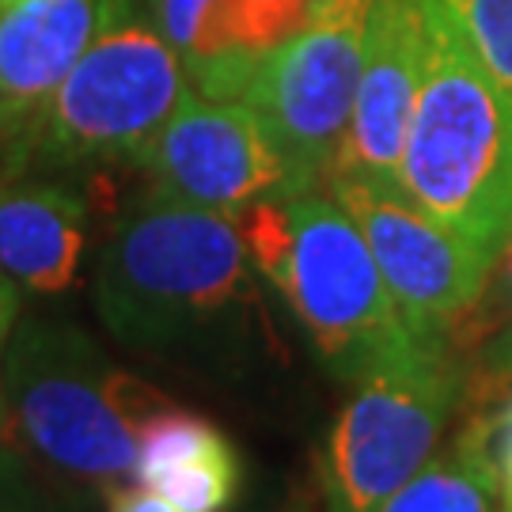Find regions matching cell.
Listing matches in <instances>:
<instances>
[{
  "label": "cell",
  "mask_w": 512,
  "mask_h": 512,
  "mask_svg": "<svg viewBox=\"0 0 512 512\" xmlns=\"http://www.w3.org/2000/svg\"><path fill=\"white\" fill-rule=\"evenodd\" d=\"M167 395L73 323L27 319L0 368V440L61 490L110 497L137 478L141 433Z\"/></svg>",
  "instance_id": "obj_1"
},
{
  "label": "cell",
  "mask_w": 512,
  "mask_h": 512,
  "mask_svg": "<svg viewBox=\"0 0 512 512\" xmlns=\"http://www.w3.org/2000/svg\"><path fill=\"white\" fill-rule=\"evenodd\" d=\"M258 304L255 266L236 217L145 186L110 228L95 266V308L137 349L217 338Z\"/></svg>",
  "instance_id": "obj_2"
},
{
  "label": "cell",
  "mask_w": 512,
  "mask_h": 512,
  "mask_svg": "<svg viewBox=\"0 0 512 512\" xmlns=\"http://www.w3.org/2000/svg\"><path fill=\"white\" fill-rule=\"evenodd\" d=\"M232 217L255 274L281 293L334 380L353 384L421 342L361 228L327 190L255 202Z\"/></svg>",
  "instance_id": "obj_3"
},
{
  "label": "cell",
  "mask_w": 512,
  "mask_h": 512,
  "mask_svg": "<svg viewBox=\"0 0 512 512\" xmlns=\"http://www.w3.org/2000/svg\"><path fill=\"white\" fill-rule=\"evenodd\" d=\"M418 8L425 61L399 183L444 228L497 258L512 236V88L471 54L433 0Z\"/></svg>",
  "instance_id": "obj_4"
},
{
  "label": "cell",
  "mask_w": 512,
  "mask_h": 512,
  "mask_svg": "<svg viewBox=\"0 0 512 512\" xmlns=\"http://www.w3.org/2000/svg\"><path fill=\"white\" fill-rule=\"evenodd\" d=\"M186 92L183 57L164 38L152 4L122 0L42 110L27 175L137 167Z\"/></svg>",
  "instance_id": "obj_5"
},
{
  "label": "cell",
  "mask_w": 512,
  "mask_h": 512,
  "mask_svg": "<svg viewBox=\"0 0 512 512\" xmlns=\"http://www.w3.org/2000/svg\"><path fill=\"white\" fill-rule=\"evenodd\" d=\"M323 452L327 512H376L437 452L463 414L467 372L452 346L418 342L353 380Z\"/></svg>",
  "instance_id": "obj_6"
},
{
  "label": "cell",
  "mask_w": 512,
  "mask_h": 512,
  "mask_svg": "<svg viewBox=\"0 0 512 512\" xmlns=\"http://www.w3.org/2000/svg\"><path fill=\"white\" fill-rule=\"evenodd\" d=\"M376 0H327L311 23L262 57L239 103L258 114L270 141L293 167L296 186L323 190L349 129L368 12Z\"/></svg>",
  "instance_id": "obj_7"
},
{
  "label": "cell",
  "mask_w": 512,
  "mask_h": 512,
  "mask_svg": "<svg viewBox=\"0 0 512 512\" xmlns=\"http://www.w3.org/2000/svg\"><path fill=\"white\" fill-rule=\"evenodd\" d=\"M323 190L361 228L406 327L421 342L448 346L456 319L482 293L494 258L425 213L403 183L330 171Z\"/></svg>",
  "instance_id": "obj_8"
},
{
  "label": "cell",
  "mask_w": 512,
  "mask_h": 512,
  "mask_svg": "<svg viewBox=\"0 0 512 512\" xmlns=\"http://www.w3.org/2000/svg\"><path fill=\"white\" fill-rule=\"evenodd\" d=\"M148 186L202 209L239 213L255 202L300 194L293 167L258 114L239 99L190 92L137 160Z\"/></svg>",
  "instance_id": "obj_9"
},
{
  "label": "cell",
  "mask_w": 512,
  "mask_h": 512,
  "mask_svg": "<svg viewBox=\"0 0 512 512\" xmlns=\"http://www.w3.org/2000/svg\"><path fill=\"white\" fill-rule=\"evenodd\" d=\"M122 0H23L0 12V183L27 175L46 103Z\"/></svg>",
  "instance_id": "obj_10"
},
{
  "label": "cell",
  "mask_w": 512,
  "mask_h": 512,
  "mask_svg": "<svg viewBox=\"0 0 512 512\" xmlns=\"http://www.w3.org/2000/svg\"><path fill=\"white\" fill-rule=\"evenodd\" d=\"M425 19L418 0H376L368 12L365 57L349 129L330 171L399 183L410 118L421 88Z\"/></svg>",
  "instance_id": "obj_11"
},
{
  "label": "cell",
  "mask_w": 512,
  "mask_h": 512,
  "mask_svg": "<svg viewBox=\"0 0 512 512\" xmlns=\"http://www.w3.org/2000/svg\"><path fill=\"white\" fill-rule=\"evenodd\" d=\"M319 8L323 0H152L190 88L213 99H239L258 61L300 35Z\"/></svg>",
  "instance_id": "obj_12"
},
{
  "label": "cell",
  "mask_w": 512,
  "mask_h": 512,
  "mask_svg": "<svg viewBox=\"0 0 512 512\" xmlns=\"http://www.w3.org/2000/svg\"><path fill=\"white\" fill-rule=\"evenodd\" d=\"M88 251V202L73 186L42 179L0 183V274L57 296L73 289Z\"/></svg>",
  "instance_id": "obj_13"
},
{
  "label": "cell",
  "mask_w": 512,
  "mask_h": 512,
  "mask_svg": "<svg viewBox=\"0 0 512 512\" xmlns=\"http://www.w3.org/2000/svg\"><path fill=\"white\" fill-rule=\"evenodd\" d=\"M497 486L494 410H471L452 440L425 459L376 512H494Z\"/></svg>",
  "instance_id": "obj_14"
},
{
  "label": "cell",
  "mask_w": 512,
  "mask_h": 512,
  "mask_svg": "<svg viewBox=\"0 0 512 512\" xmlns=\"http://www.w3.org/2000/svg\"><path fill=\"white\" fill-rule=\"evenodd\" d=\"M232 440L220 433L217 425L194 410H179L167 403L148 418L145 433H141V456H137V482L156 486L164 475L179 471L194 459L217 452Z\"/></svg>",
  "instance_id": "obj_15"
},
{
  "label": "cell",
  "mask_w": 512,
  "mask_h": 512,
  "mask_svg": "<svg viewBox=\"0 0 512 512\" xmlns=\"http://www.w3.org/2000/svg\"><path fill=\"white\" fill-rule=\"evenodd\" d=\"M239 478H243V467H239L236 448L224 444L217 452L164 475L152 490H160L179 512H224L236 501Z\"/></svg>",
  "instance_id": "obj_16"
},
{
  "label": "cell",
  "mask_w": 512,
  "mask_h": 512,
  "mask_svg": "<svg viewBox=\"0 0 512 512\" xmlns=\"http://www.w3.org/2000/svg\"><path fill=\"white\" fill-rule=\"evenodd\" d=\"M471 54L512 88V0H433Z\"/></svg>",
  "instance_id": "obj_17"
},
{
  "label": "cell",
  "mask_w": 512,
  "mask_h": 512,
  "mask_svg": "<svg viewBox=\"0 0 512 512\" xmlns=\"http://www.w3.org/2000/svg\"><path fill=\"white\" fill-rule=\"evenodd\" d=\"M512 319V236L505 239V247L497 251L490 277L482 285V293L475 296V304L456 319V327L448 334V346L456 349L459 357L482 346L494 330H501Z\"/></svg>",
  "instance_id": "obj_18"
},
{
  "label": "cell",
  "mask_w": 512,
  "mask_h": 512,
  "mask_svg": "<svg viewBox=\"0 0 512 512\" xmlns=\"http://www.w3.org/2000/svg\"><path fill=\"white\" fill-rule=\"evenodd\" d=\"M463 372H467V395H463V414L471 410H494L512 391V319L501 330H494L482 346L463 353Z\"/></svg>",
  "instance_id": "obj_19"
},
{
  "label": "cell",
  "mask_w": 512,
  "mask_h": 512,
  "mask_svg": "<svg viewBox=\"0 0 512 512\" xmlns=\"http://www.w3.org/2000/svg\"><path fill=\"white\" fill-rule=\"evenodd\" d=\"M110 512H179L171 501H167L160 490H152L145 482H126V486H118L114 494L107 497Z\"/></svg>",
  "instance_id": "obj_20"
},
{
  "label": "cell",
  "mask_w": 512,
  "mask_h": 512,
  "mask_svg": "<svg viewBox=\"0 0 512 512\" xmlns=\"http://www.w3.org/2000/svg\"><path fill=\"white\" fill-rule=\"evenodd\" d=\"M494 448L501 486H505V505H512V391L494 406Z\"/></svg>",
  "instance_id": "obj_21"
},
{
  "label": "cell",
  "mask_w": 512,
  "mask_h": 512,
  "mask_svg": "<svg viewBox=\"0 0 512 512\" xmlns=\"http://www.w3.org/2000/svg\"><path fill=\"white\" fill-rule=\"evenodd\" d=\"M19 315V293L16 281L0 274V368H4V349H8V338H12V327H16Z\"/></svg>",
  "instance_id": "obj_22"
},
{
  "label": "cell",
  "mask_w": 512,
  "mask_h": 512,
  "mask_svg": "<svg viewBox=\"0 0 512 512\" xmlns=\"http://www.w3.org/2000/svg\"><path fill=\"white\" fill-rule=\"evenodd\" d=\"M8 456H12V452H8V448H4V440H0V463H8Z\"/></svg>",
  "instance_id": "obj_23"
},
{
  "label": "cell",
  "mask_w": 512,
  "mask_h": 512,
  "mask_svg": "<svg viewBox=\"0 0 512 512\" xmlns=\"http://www.w3.org/2000/svg\"><path fill=\"white\" fill-rule=\"evenodd\" d=\"M12 4H23V0H0V12H4V8H12Z\"/></svg>",
  "instance_id": "obj_24"
},
{
  "label": "cell",
  "mask_w": 512,
  "mask_h": 512,
  "mask_svg": "<svg viewBox=\"0 0 512 512\" xmlns=\"http://www.w3.org/2000/svg\"><path fill=\"white\" fill-rule=\"evenodd\" d=\"M505 512H512V505H505Z\"/></svg>",
  "instance_id": "obj_25"
},
{
  "label": "cell",
  "mask_w": 512,
  "mask_h": 512,
  "mask_svg": "<svg viewBox=\"0 0 512 512\" xmlns=\"http://www.w3.org/2000/svg\"><path fill=\"white\" fill-rule=\"evenodd\" d=\"M323 4H327V0H323Z\"/></svg>",
  "instance_id": "obj_26"
}]
</instances>
